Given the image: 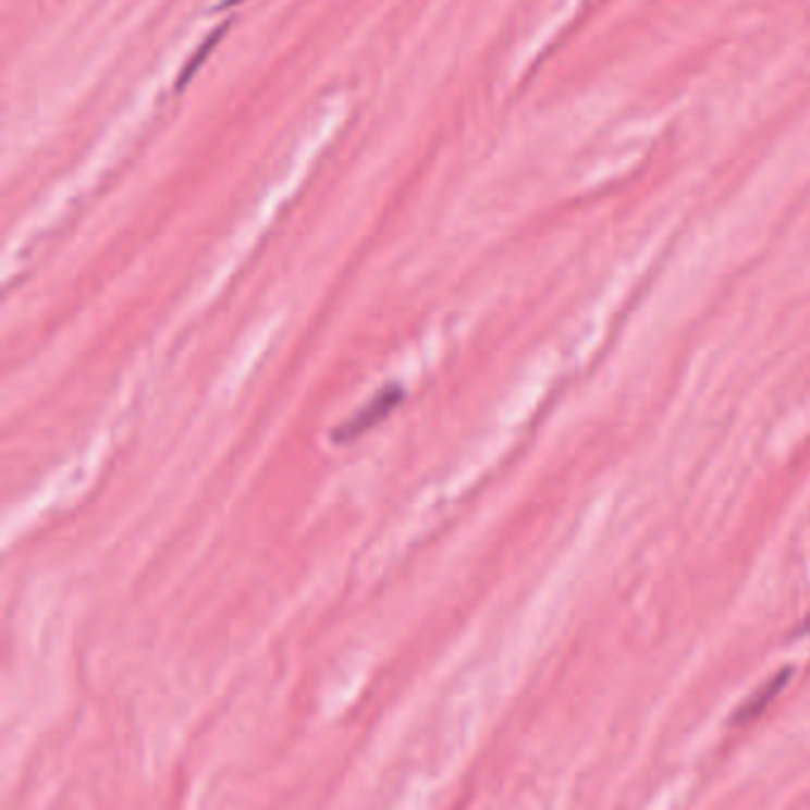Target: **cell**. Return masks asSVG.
<instances>
[{
    "label": "cell",
    "mask_w": 810,
    "mask_h": 810,
    "mask_svg": "<svg viewBox=\"0 0 810 810\" xmlns=\"http://www.w3.org/2000/svg\"><path fill=\"white\" fill-rule=\"evenodd\" d=\"M238 3H243V0H224V3H221L219 8H231V5H238Z\"/></svg>",
    "instance_id": "obj_5"
},
{
    "label": "cell",
    "mask_w": 810,
    "mask_h": 810,
    "mask_svg": "<svg viewBox=\"0 0 810 810\" xmlns=\"http://www.w3.org/2000/svg\"><path fill=\"white\" fill-rule=\"evenodd\" d=\"M791 668H782L777 675H773L770 679H765V683L758 687L753 695L744 701L739 709L735 711V717H732V723L735 725H744V723H751L756 721L758 715H763V711L768 709L770 703L775 701V697L780 695V691L787 687V683L791 679Z\"/></svg>",
    "instance_id": "obj_2"
},
{
    "label": "cell",
    "mask_w": 810,
    "mask_h": 810,
    "mask_svg": "<svg viewBox=\"0 0 810 810\" xmlns=\"http://www.w3.org/2000/svg\"><path fill=\"white\" fill-rule=\"evenodd\" d=\"M226 32V26H219V29L212 34V36H209V38H205V44L198 48V52H195V56H193V60L186 64V68H183V72L179 74V84H176V90H181L183 86H186L188 82H191V78L195 76V72H198L200 68H202V62H205V58L209 56V52H212L214 50V46L219 44V38H221V34H224Z\"/></svg>",
    "instance_id": "obj_3"
},
{
    "label": "cell",
    "mask_w": 810,
    "mask_h": 810,
    "mask_svg": "<svg viewBox=\"0 0 810 810\" xmlns=\"http://www.w3.org/2000/svg\"><path fill=\"white\" fill-rule=\"evenodd\" d=\"M402 400H404V390L400 385H390V388L381 390L369 404H366L364 409H359L355 416L349 418L347 424L338 428L335 440L338 442H349V440L359 438L361 433H366V430L373 428L378 421H383V418L392 409H395Z\"/></svg>",
    "instance_id": "obj_1"
},
{
    "label": "cell",
    "mask_w": 810,
    "mask_h": 810,
    "mask_svg": "<svg viewBox=\"0 0 810 810\" xmlns=\"http://www.w3.org/2000/svg\"><path fill=\"white\" fill-rule=\"evenodd\" d=\"M799 635H810V613L803 618V623L799 627Z\"/></svg>",
    "instance_id": "obj_4"
}]
</instances>
